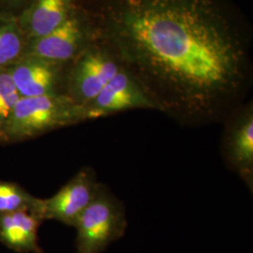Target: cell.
<instances>
[{"label":"cell","instance_id":"obj_1","mask_svg":"<svg viewBox=\"0 0 253 253\" xmlns=\"http://www.w3.org/2000/svg\"><path fill=\"white\" fill-rule=\"evenodd\" d=\"M156 110L182 125L226 118L253 84V27L235 0H79Z\"/></svg>","mask_w":253,"mask_h":253},{"label":"cell","instance_id":"obj_12","mask_svg":"<svg viewBox=\"0 0 253 253\" xmlns=\"http://www.w3.org/2000/svg\"><path fill=\"white\" fill-rule=\"evenodd\" d=\"M27 46V40L19 27L17 19L0 15V69L9 68L20 60Z\"/></svg>","mask_w":253,"mask_h":253},{"label":"cell","instance_id":"obj_6","mask_svg":"<svg viewBox=\"0 0 253 253\" xmlns=\"http://www.w3.org/2000/svg\"><path fill=\"white\" fill-rule=\"evenodd\" d=\"M100 186L95 171L84 166L52 197L41 199L38 217L42 220L54 219L74 227L96 197Z\"/></svg>","mask_w":253,"mask_h":253},{"label":"cell","instance_id":"obj_8","mask_svg":"<svg viewBox=\"0 0 253 253\" xmlns=\"http://www.w3.org/2000/svg\"><path fill=\"white\" fill-rule=\"evenodd\" d=\"M70 66L24 55L9 71L20 96L30 98L66 95Z\"/></svg>","mask_w":253,"mask_h":253},{"label":"cell","instance_id":"obj_3","mask_svg":"<svg viewBox=\"0 0 253 253\" xmlns=\"http://www.w3.org/2000/svg\"><path fill=\"white\" fill-rule=\"evenodd\" d=\"M76 253H102L126 231L124 205L100 184L96 197L77 219Z\"/></svg>","mask_w":253,"mask_h":253},{"label":"cell","instance_id":"obj_4","mask_svg":"<svg viewBox=\"0 0 253 253\" xmlns=\"http://www.w3.org/2000/svg\"><path fill=\"white\" fill-rule=\"evenodd\" d=\"M123 68L117 52L96 38L71 63L66 95L76 104L84 106Z\"/></svg>","mask_w":253,"mask_h":253},{"label":"cell","instance_id":"obj_14","mask_svg":"<svg viewBox=\"0 0 253 253\" xmlns=\"http://www.w3.org/2000/svg\"><path fill=\"white\" fill-rule=\"evenodd\" d=\"M21 98L9 68L0 69V131Z\"/></svg>","mask_w":253,"mask_h":253},{"label":"cell","instance_id":"obj_2","mask_svg":"<svg viewBox=\"0 0 253 253\" xmlns=\"http://www.w3.org/2000/svg\"><path fill=\"white\" fill-rule=\"evenodd\" d=\"M85 121L84 107L67 95L21 98L0 131V144H17Z\"/></svg>","mask_w":253,"mask_h":253},{"label":"cell","instance_id":"obj_7","mask_svg":"<svg viewBox=\"0 0 253 253\" xmlns=\"http://www.w3.org/2000/svg\"><path fill=\"white\" fill-rule=\"evenodd\" d=\"M83 107L86 121L134 109L156 110L153 101L141 84L125 68L109 82L90 102Z\"/></svg>","mask_w":253,"mask_h":253},{"label":"cell","instance_id":"obj_11","mask_svg":"<svg viewBox=\"0 0 253 253\" xmlns=\"http://www.w3.org/2000/svg\"><path fill=\"white\" fill-rule=\"evenodd\" d=\"M42 221L28 210L0 214V242L16 252L42 253L38 241Z\"/></svg>","mask_w":253,"mask_h":253},{"label":"cell","instance_id":"obj_15","mask_svg":"<svg viewBox=\"0 0 253 253\" xmlns=\"http://www.w3.org/2000/svg\"><path fill=\"white\" fill-rule=\"evenodd\" d=\"M33 0H0V15L17 19Z\"/></svg>","mask_w":253,"mask_h":253},{"label":"cell","instance_id":"obj_9","mask_svg":"<svg viewBox=\"0 0 253 253\" xmlns=\"http://www.w3.org/2000/svg\"><path fill=\"white\" fill-rule=\"evenodd\" d=\"M225 155L228 165L253 188V105L243 103L226 118Z\"/></svg>","mask_w":253,"mask_h":253},{"label":"cell","instance_id":"obj_13","mask_svg":"<svg viewBox=\"0 0 253 253\" xmlns=\"http://www.w3.org/2000/svg\"><path fill=\"white\" fill-rule=\"evenodd\" d=\"M40 202L17 183L0 179V214L28 210L38 217Z\"/></svg>","mask_w":253,"mask_h":253},{"label":"cell","instance_id":"obj_5","mask_svg":"<svg viewBox=\"0 0 253 253\" xmlns=\"http://www.w3.org/2000/svg\"><path fill=\"white\" fill-rule=\"evenodd\" d=\"M96 39L85 9L79 4L61 26L45 36L27 42L25 54L49 62L71 64Z\"/></svg>","mask_w":253,"mask_h":253},{"label":"cell","instance_id":"obj_10","mask_svg":"<svg viewBox=\"0 0 253 253\" xmlns=\"http://www.w3.org/2000/svg\"><path fill=\"white\" fill-rule=\"evenodd\" d=\"M79 0H33L17 18L27 42L45 36L61 26L77 7Z\"/></svg>","mask_w":253,"mask_h":253}]
</instances>
